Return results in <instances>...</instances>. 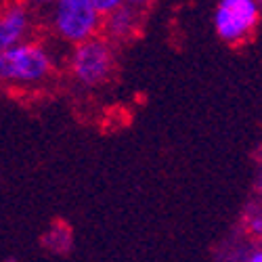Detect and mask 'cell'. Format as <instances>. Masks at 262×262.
Here are the masks:
<instances>
[{
	"instance_id": "ba28073f",
	"label": "cell",
	"mask_w": 262,
	"mask_h": 262,
	"mask_svg": "<svg viewBox=\"0 0 262 262\" xmlns=\"http://www.w3.org/2000/svg\"><path fill=\"white\" fill-rule=\"evenodd\" d=\"M248 262H262V252H256Z\"/></svg>"
},
{
	"instance_id": "6da1fadb",
	"label": "cell",
	"mask_w": 262,
	"mask_h": 262,
	"mask_svg": "<svg viewBox=\"0 0 262 262\" xmlns=\"http://www.w3.org/2000/svg\"><path fill=\"white\" fill-rule=\"evenodd\" d=\"M51 70V59L47 51L34 42L21 45L0 53V80L32 84L40 82Z\"/></svg>"
},
{
	"instance_id": "3957f363",
	"label": "cell",
	"mask_w": 262,
	"mask_h": 262,
	"mask_svg": "<svg viewBox=\"0 0 262 262\" xmlns=\"http://www.w3.org/2000/svg\"><path fill=\"white\" fill-rule=\"evenodd\" d=\"M258 21V7L252 0H223L216 9L218 36L229 42L242 40Z\"/></svg>"
},
{
	"instance_id": "5b68a950",
	"label": "cell",
	"mask_w": 262,
	"mask_h": 262,
	"mask_svg": "<svg viewBox=\"0 0 262 262\" xmlns=\"http://www.w3.org/2000/svg\"><path fill=\"white\" fill-rule=\"evenodd\" d=\"M28 34V13L21 7H9L0 13V53L17 45Z\"/></svg>"
},
{
	"instance_id": "277c9868",
	"label": "cell",
	"mask_w": 262,
	"mask_h": 262,
	"mask_svg": "<svg viewBox=\"0 0 262 262\" xmlns=\"http://www.w3.org/2000/svg\"><path fill=\"white\" fill-rule=\"evenodd\" d=\"M112 53L101 40H86L74 53V72L84 84H101L112 72Z\"/></svg>"
},
{
	"instance_id": "7a4b0ae2",
	"label": "cell",
	"mask_w": 262,
	"mask_h": 262,
	"mask_svg": "<svg viewBox=\"0 0 262 262\" xmlns=\"http://www.w3.org/2000/svg\"><path fill=\"white\" fill-rule=\"evenodd\" d=\"M99 26V13L93 7V0H61L55 13L57 32L72 42L91 40Z\"/></svg>"
},
{
	"instance_id": "8992f818",
	"label": "cell",
	"mask_w": 262,
	"mask_h": 262,
	"mask_svg": "<svg viewBox=\"0 0 262 262\" xmlns=\"http://www.w3.org/2000/svg\"><path fill=\"white\" fill-rule=\"evenodd\" d=\"M93 7H95V11L101 17V15H112L122 5H120V0H93Z\"/></svg>"
},
{
	"instance_id": "52a82bcc",
	"label": "cell",
	"mask_w": 262,
	"mask_h": 262,
	"mask_svg": "<svg viewBox=\"0 0 262 262\" xmlns=\"http://www.w3.org/2000/svg\"><path fill=\"white\" fill-rule=\"evenodd\" d=\"M252 229L256 233H262V218H256V221H252Z\"/></svg>"
}]
</instances>
